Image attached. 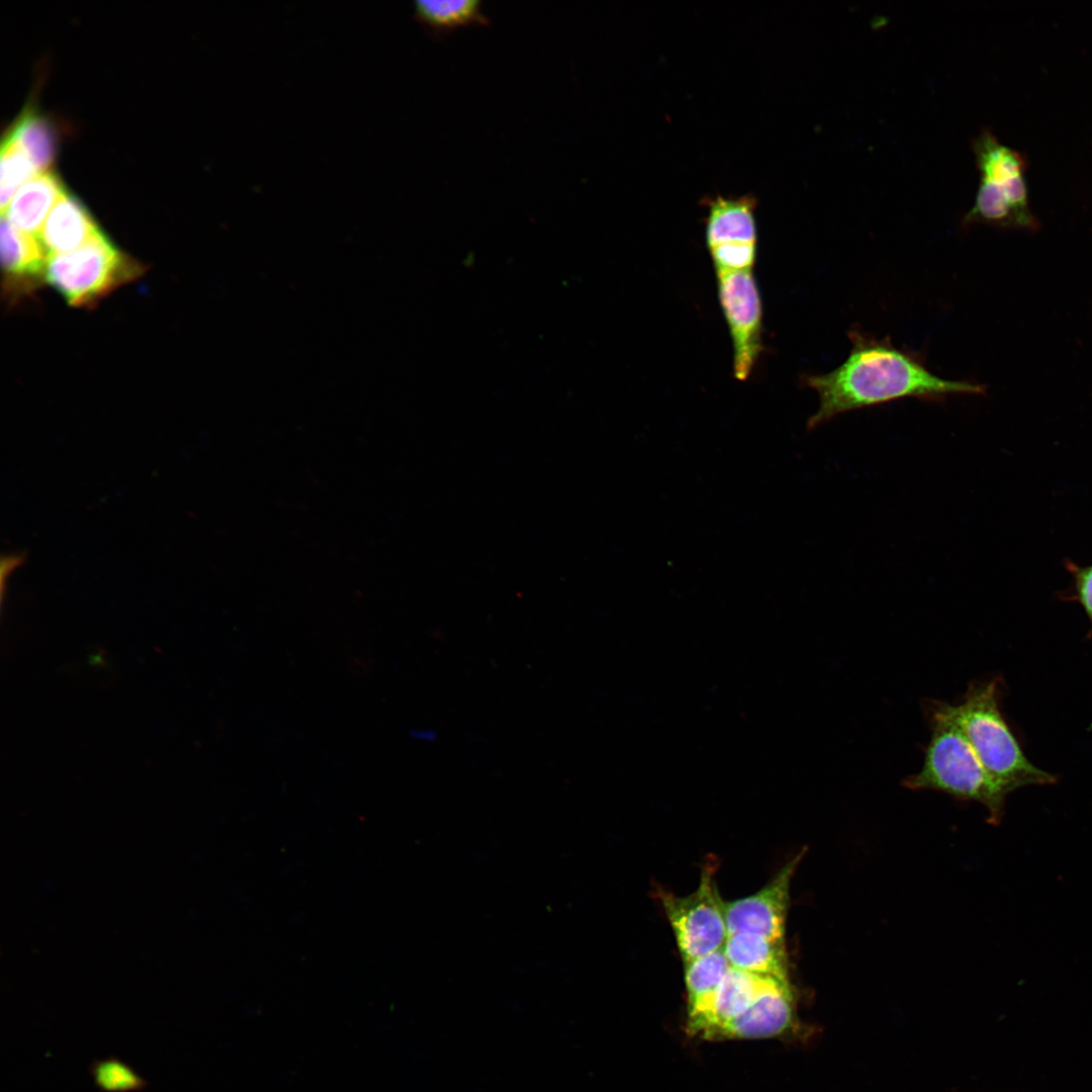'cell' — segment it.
Wrapping results in <instances>:
<instances>
[{"mask_svg":"<svg viewBox=\"0 0 1092 1092\" xmlns=\"http://www.w3.org/2000/svg\"><path fill=\"white\" fill-rule=\"evenodd\" d=\"M848 338L851 349L839 366L803 379L819 396V407L808 420L810 430L844 413L897 399L939 401L986 392L983 384L935 375L920 354L895 346L889 338H877L857 327L849 330Z\"/></svg>","mask_w":1092,"mask_h":1092,"instance_id":"6da1fadb","label":"cell"},{"mask_svg":"<svg viewBox=\"0 0 1092 1092\" xmlns=\"http://www.w3.org/2000/svg\"><path fill=\"white\" fill-rule=\"evenodd\" d=\"M930 728L919 771L903 786L933 790L954 798L975 801L988 811L989 822L999 824L1004 815L1005 791L987 772L959 724L950 703L928 700L923 704Z\"/></svg>","mask_w":1092,"mask_h":1092,"instance_id":"7a4b0ae2","label":"cell"},{"mask_svg":"<svg viewBox=\"0 0 1092 1092\" xmlns=\"http://www.w3.org/2000/svg\"><path fill=\"white\" fill-rule=\"evenodd\" d=\"M1001 680L973 681L962 701L951 704L979 760L992 779L1009 794L1025 786H1044L1057 777L1032 764L1000 709Z\"/></svg>","mask_w":1092,"mask_h":1092,"instance_id":"3957f363","label":"cell"},{"mask_svg":"<svg viewBox=\"0 0 1092 1092\" xmlns=\"http://www.w3.org/2000/svg\"><path fill=\"white\" fill-rule=\"evenodd\" d=\"M972 148L980 183L974 203L963 217V225L979 223L1002 230L1038 231L1040 223L1028 200L1024 156L1000 143L989 129H983L974 139Z\"/></svg>","mask_w":1092,"mask_h":1092,"instance_id":"277c9868","label":"cell"},{"mask_svg":"<svg viewBox=\"0 0 1092 1092\" xmlns=\"http://www.w3.org/2000/svg\"><path fill=\"white\" fill-rule=\"evenodd\" d=\"M145 273V266L99 232L79 249L48 257L44 282L74 307L95 306Z\"/></svg>","mask_w":1092,"mask_h":1092,"instance_id":"5b68a950","label":"cell"},{"mask_svg":"<svg viewBox=\"0 0 1092 1092\" xmlns=\"http://www.w3.org/2000/svg\"><path fill=\"white\" fill-rule=\"evenodd\" d=\"M716 866L713 860L706 863L699 886L687 896L658 892L684 962L722 948L728 936L724 901L714 879Z\"/></svg>","mask_w":1092,"mask_h":1092,"instance_id":"8992f818","label":"cell"},{"mask_svg":"<svg viewBox=\"0 0 1092 1092\" xmlns=\"http://www.w3.org/2000/svg\"><path fill=\"white\" fill-rule=\"evenodd\" d=\"M719 302L733 344V373L746 380L762 350V305L752 270L718 272Z\"/></svg>","mask_w":1092,"mask_h":1092,"instance_id":"52a82bcc","label":"cell"},{"mask_svg":"<svg viewBox=\"0 0 1092 1092\" xmlns=\"http://www.w3.org/2000/svg\"><path fill=\"white\" fill-rule=\"evenodd\" d=\"M802 849L757 892L724 902L728 935L749 932L776 941H785L786 919L792 878L804 856Z\"/></svg>","mask_w":1092,"mask_h":1092,"instance_id":"ba28073f","label":"cell"},{"mask_svg":"<svg viewBox=\"0 0 1092 1092\" xmlns=\"http://www.w3.org/2000/svg\"><path fill=\"white\" fill-rule=\"evenodd\" d=\"M774 980L731 967L709 1000L689 1012V1032L710 1039L719 1028L742 1014Z\"/></svg>","mask_w":1092,"mask_h":1092,"instance_id":"9c48e42d","label":"cell"},{"mask_svg":"<svg viewBox=\"0 0 1092 1092\" xmlns=\"http://www.w3.org/2000/svg\"><path fill=\"white\" fill-rule=\"evenodd\" d=\"M794 997L790 981L774 980L738 1017L710 1039H754L783 1034L792 1026Z\"/></svg>","mask_w":1092,"mask_h":1092,"instance_id":"30bf717a","label":"cell"},{"mask_svg":"<svg viewBox=\"0 0 1092 1092\" xmlns=\"http://www.w3.org/2000/svg\"><path fill=\"white\" fill-rule=\"evenodd\" d=\"M3 285L14 296L29 293L44 282L48 254L37 236L14 226L1 215Z\"/></svg>","mask_w":1092,"mask_h":1092,"instance_id":"8fae6325","label":"cell"},{"mask_svg":"<svg viewBox=\"0 0 1092 1092\" xmlns=\"http://www.w3.org/2000/svg\"><path fill=\"white\" fill-rule=\"evenodd\" d=\"M99 232L86 207L66 192L49 213L37 237L50 257L79 249Z\"/></svg>","mask_w":1092,"mask_h":1092,"instance_id":"7c38bea8","label":"cell"},{"mask_svg":"<svg viewBox=\"0 0 1092 1092\" xmlns=\"http://www.w3.org/2000/svg\"><path fill=\"white\" fill-rule=\"evenodd\" d=\"M705 238L708 249L728 243H756V199L753 195H717L705 201Z\"/></svg>","mask_w":1092,"mask_h":1092,"instance_id":"4fadbf2b","label":"cell"},{"mask_svg":"<svg viewBox=\"0 0 1092 1092\" xmlns=\"http://www.w3.org/2000/svg\"><path fill=\"white\" fill-rule=\"evenodd\" d=\"M65 193L60 179L51 171L36 174L18 189L1 215L20 231L38 236L49 213Z\"/></svg>","mask_w":1092,"mask_h":1092,"instance_id":"5bb4252c","label":"cell"},{"mask_svg":"<svg viewBox=\"0 0 1092 1092\" xmlns=\"http://www.w3.org/2000/svg\"><path fill=\"white\" fill-rule=\"evenodd\" d=\"M722 949L733 968L758 976L789 980L785 941L738 932L727 936Z\"/></svg>","mask_w":1092,"mask_h":1092,"instance_id":"9a60e30c","label":"cell"},{"mask_svg":"<svg viewBox=\"0 0 1092 1092\" xmlns=\"http://www.w3.org/2000/svg\"><path fill=\"white\" fill-rule=\"evenodd\" d=\"M685 963L689 1012L703 1006L731 968L722 948Z\"/></svg>","mask_w":1092,"mask_h":1092,"instance_id":"2e32d148","label":"cell"},{"mask_svg":"<svg viewBox=\"0 0 1092 1092\" xmlns=\"http://www.w3.org/2000/svg\"><path fill=\"white\" fill-rule=\"evenodd\" d=\"M26 153L37 173L49 172L56 155V136L42 116L24 114L7 135Z\"/></svg>","mask_w":1092,"mask_h":1092,"instance_id":"e0dca14e","label":"cell"},{"mask_svg":"<svg viewBox=\"0 0 1092 1092\" xmlns=\"http://www.w3.org/2000/svg\"><path fill=\"white\" fill-rule=\"evenodd\" d=\"M415 15L436 31L484 22L478 0H419L415 3Z\"/></svg>","mask_w":1092,"mask_h":1092,"instance_id":"ac0fdd59","label":"cell"},{"mask_svg":"<svg viewBox=\"0 0 1092 1092\" xmlns=\"http://www.w3.org/2000/svg\"><path fill=\"white\" fill-rule=\"evenodd\" d=\"M37 173L26 153L6 136L1 149L0 205L1 212L18 189Z\"/></svg>","mask_w":1092,"mask_h":1092,"instance_id":"d6986e66","label":"cell"},{"mask_svg":"<svg viewBox=\"0 0 1092 1092\" xmlns=\"http://www.w3.org/2000/svg\"><path fill=\"white\" fill-rule=\"evenodd\" d=\"M90 1074L97 1088L103 1092H133L143 1090L147 1082L130 1066L110 1057L95 1061Z\"/></svg>","mask_w":1092,"mask_h":1092,"instance_id":"ffe728a7","label":"cell"},{"mask_svg":"<svg viewBox=\"0 0 1092 1092\" xmlns=\"http://www.w3.org/2000/svg\"><path fill=\"white\" fill-rule=\"evenodd\" d=\"M716 273L752 270L756 243H728L709 248Z\"/></svg>","mask_w":1092,"mask_h":1092,"instance_id":"44dd1931","label":"cell"},{"mask_svg":"<svg viewBox=\"0 0 1092 1092\" xmlns=\"http://www.w3.org/2000/svg\"><path fill=\"white\" fill-rule=\"evenodd\" d=\"M1065 566L1074 581V594L1070 599L1077 601L1087 614L1092 631V564L1082 566L1066 560Z\"/></svg>","mask_w":1092,"mask_h":1092,"instance_id":"7402d4cb","label":"cell"}]
</instances>
